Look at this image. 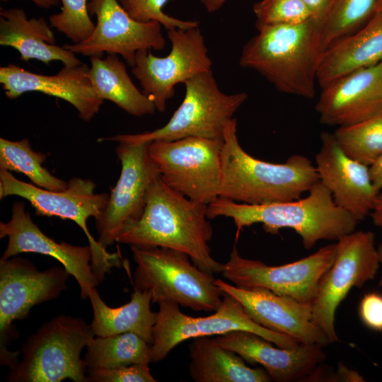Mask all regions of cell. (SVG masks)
<instances>
[{"instance_id":"obj_1","label":"cell","mask_w":382,"mask_h":382,"mask_svg":"<svg viewBox=\"0 0 382 382\" xmlns=\"http://www.w3.org/2000/svg\"><path fill=\"white\" fill-rule=\"evenodd\" d=\"M207 210V204L173 190L158 175L149 188L142 215L123 226L116 242L171 248L187 254L203 271L221 273L223 264L212 257L208 244L213 230Z\"/></svg>"},{"instance_id":"obj_2","label":"cell","mask_w":382,"mask_h":382,"mask_svg":"<svg viewBox=\"0 0 382 382\" xmlns=\"http://www.w3.org/2000/svg\"><path fill=\"white\" fill-rule=\"evenodd\" d=\"M303 198L267 204H248L219 197L207 205L209 219L231 218L237 234L246 226L261 224L267 233L291 228L308 250L321 240L337 241L355 231L359 221L334 202L330 192L319 180Z\"/></svg>"},{"instance_id":"obj_3","label":"cell","mask_w":382,"mask_h":382,"mask_svg":"<svg viewBox=\"0 0 382 382\" xmlns=\"http://www.w3.org/2000/svg\"><path fill=\"white\" fill-rule=\"evenodd\" d=\"M221 159L219 197L240 203L297 199L319 181L315 165L304 156L292 155L283 163H273L248 154L238 142L236 118L225 126Z\"/></svg>"},{"instance_id":"obj_4","label":"cell","mask_w":382,"mask_h":382,"mask_svg":"<svg viewBox=\"0 0 382 382\" xmlns=\"http://www.w3.org/2000/svg\"><path fill=\"white\" fill-rule=\"evenodd\" d=\"M257 29L242 49L241 66L256 71L279 92L313 98L320 57L317 20Z\"/></svg>"},{"instance_id":"obj_5","label":"cell","mask_w":382,"mask_h":382,"mask_svg":"<svg viewBox=\"0 0 382 382\" xmlns=\"http://www.w3.org/2000/svg\"><path fill=\"white\" fill-rule=\"evenodd\" d=\"M137 265L134 286L149 291L152 303L173 302L196 311H216L224 292L213 274L196 266L180 251L159 246L131 245Z\"/></svg>"},{"instance_id":"obj_6","label":"cell","mask_w":382,"mask_h":382,"mask_svg":"<svg viewBox=\"0 0 382 382\" xmlns=\"http://www.w3.org/2000/svg\"><path fill=\"white\" fill-rule=\"evenodd\" d=\"M95 334L82 318L66 315L52 318L23 344V359L11 369L9 382H87V367L81 357Z\"/></svg>"},{"instance_id":"obj_7","label":"cell","mask_w":382,"mask_h":382,"mask_svg":"<svg viewBox=\"0 0 382 382\" xmlns=\"http://www.w3.org/2000/svg\"><path fill=\"white\" fill-rule=\"evenodd\" d=\"M184 85L183 100L163 127L141 134L100 138L98 141L134 144L158 140L169 141L189 137L223 141L226 125L247 100L248 93L222 92L212 70L193 76Z\"/></svg>"},{"instance_id":"obj_8","label":"cell","mask_w":382,"mask_h":382,"mask_svg":"<svg viewBox=\"0 0 382 382\" xmlns=\"http://www.w3.org/2000/svg\"><path fill=\"white\" fill-rule=\"evenodd\" d=\"M96 187L92 180L74 177L64 190L51 191L21 181L11 171L0 168V199L19 196L30 203L37 215L71 220L83 231L92 252L93 271L101 282L112 267L121 266V257L108 253L88 228V218H98L109 199L108 193H96Z\"/></svg>"},{"instance_id":"obj_9","label":"cell","mask_w":382,"mask_h":382,"mask_svg":"<svg viewBox=\"0 0 382 382\" xmlns=\"http://www.w3.org/2000/svg\"><path fill=\"white\" fill-rule=\"evenodd\" d=\"M69 276L64 267L40 271L22 257L0 260L1 365L13 368L21 353L7 349V346L18 337L13 322L26 318L35 306L59 297L66 289Z\"/></svg>"},{"instance_id":"obj_10","label":"cell","mask_w":382,"mask_h":382,"mask_svg":"<svg viewBox=\"0 0 382 382\" xmlns=\"http://www.w3.org/2000/svg\"><path fill=\"white\" fill-rule=\"evenodd\" d=\"M223 141L195 137L158 140L150 142L149 154L168 187L208 205L219 197Z\"/></svg>"},{"instance_id":"obj_11","label":"cell","mask_w":382,"mask_h":382,"mask_svg":"<svg viewBox=\"0 0 382 382\" xmlns=\"http://www.w3.org/2000/svg\"><path fill=\"white\" fill-rule=\"evenodd\" d=\"M154 327L151 362L157 363L184 340L198 337L221 335L233 330L254 332L282 348L291 349L300 343L290 336L268 330L253 320L241 303L224 292L218 310L206 317L184 314L180 306L173 302H161Z\"/></svg>"},{"instance_id":"obj_12","label":"cell","mask_w":382,"mask_h":382,"mask_svg":"<svg viewBox=\"0 0 382 382\" xmlns=\"http://www.w3.org/2000/svg\"><path fill=\"white\" fill-rule=\"evenodd\" d=\"M334 262L321 277L311 303L313 323L330 343L338 340L335 327L337 308L353 287L373 279L380 265L375 235L354 231L337 241Z\"/></svg>"},{"instance_id":"obj_13","label":"cell","mask_w":382,"mask_h":382,"mask_svg":"<svg viewBox=\"0 0 382 382\" xmlns=\"http://www.w3.org/2000/svg\"><path fill=\"white\" fill-rule=\"evenodd\" d=\"M171 43L170 53L163 57L154 56L151 50L136 53L132 73L139 80L142 93L163 112L166 103L175 94V86L193 76L212 70L204 36L199 28H173L167 30Z\"/></svg>"},{"instance_id":"obj_14","label":"cell","mask_w":382,"mask_h":382,"mask_svg":"<svg viewBox=\"0 0 382 382\" xmlns=\"http://www.w3.org/2000/svg\"><path fill=\"white\" fill-rule=\"evenodd\" d=\"M337 252L336 242L297 261L270 266L243 257L234 247L228 260L222 265L221 274L238 287L266 289L311 305L319 282L334 262Z\"/></svg>"},{"instance_id":"obj_15","label":"cell","mask_w":382,"mask_h":382,"mask_svg":"<svg viewBox=\"0 0 382 382\" xmlns=\"http://www.w3.org/2000/svg\"><path fill=\"white\" fill-rule=\"evenodd\" d=\"M150 142L119 143L116 154L121 164L120 178L107 205L96 219L98 241L105 248L116 242L129 221L142 215L149 188L159 173L149 154Z\"/></svg>"},{"instance_id":"obj_16","label":"cell","mask_w":382,"mask_h":382,"mask_svg":"<svg viewBox=\"0 0 382 382\" xmlns=\"http://www.w3.org/2000/svg\"><path fill=\"white\" fill-rule=\"evenodd\" d=\"M87 8L89 15L96 16L97 23L88 38L64 46L74 53L101 57L104 52L120 54L133 67L139 50L165 47L161 24L133 19L117 0H88Z\"/></svg>"},{"instance_id":"obj_17","label":"cell","mask_w":382,"mask_h":382,"mask_svg":"<svg viewBox=\"0 0 382 382\" xmlns=\"http://www.w3.org/2000/svg\"><path fill=\"white\" fill-rule=\"evenodd\" d=\"M8 222H0V238H8V244L1 259L6 260L23 253H36L58 260L76 280L81 298H88L100 284L91 265V247L58 243L45 235L31 219L24 203L15 202Z\"/></svg>"},{"instance_id":"obj_18","label":"cell","mask_w":382,"mask_h":382,"mask_svg":"<svg viewBox=\"0 0 382 382\" xmlns=\"http://www.w3.org/2000/svg\"><path fill=\"white\" fill-rule=\"evenodd\" d=\"M215 284L236 298L245 313L258 325L290 336L301 344L322 347L330 343L313 323L311 305L262 288L243 289L216 279Z\"/></svg>"},{"instance_id":"obj_19","label":"cell","mask_w":382,"mask_h":382,"mask_svg":"<svg viewBox=\"0 0 382 382\" xmlns=\"http://www.w3.org/2000/svg\"><path fill=\"white\" fill-rule=\"evenodd\" d=\"M319 180L330 192L334 202L359 221L374 207L379 192L371 179L369 166L347 156L333 133L320 134V147L315 157Z\"/></svg>"},{"instance_id":"obj_20","label":"cell","mask_w":382,"mask_h":382,"mask_svg":"<svg viewBox=\"0 0 382 382\" xmlns=\"http://www.w3.org/2000/svg\"><path fill=\"white\" fill-rule=\"evenodd\" d=\"M86 64L64 66L54 75L32 73L13 64L0 67V83L8 99L38 91L67 101L89 122L100 110L103 100L96 92Z\"/></svg>"},{"instance_id":"obj_21","label":"cell","mask_w":382,"mask_h":382,"mask_svg":"<svg viewBox=\"0 0 382 382\" xmlns=\"http://www.w3.org/2000/svg\"><path fill=\"white\" fill-rule=\"evenodd\" d=\"M382 109V62L341 78L322 88L316 105L320 122L344 127Z\"/></svg>"},{"instance_id":"obj_22","label":"cell","mask_w":382,"mask_h":382,"mask_svg":"<svg viewBox=\"0 0 382 382\" xmlns=\"http://www.w3.org/2000/svg\"><path fill=\"white\" fill-rule=\"evenodd\" d=\"M214 340L245 361L261 365L272 381L277 382L310 376L326 357L319 345L300 343L291 349L275 347L270 341L245 330H233Z\"/></svg>"},{"instance_id":"obj_23","label":"cell","mask_w":382,"mask_h":382,"mask_svg":"<svg viewBox=\"0 0 382 382\" xmlns=\"http://www.w3.org/2000/svg\"><path fill=\"white\" fill-rule=\"evenodd\" d=\"M382 62V12L359 30L330 45L320 55L317 82L323 88L335 80Z\"/></svg>"},{"instance_id":"obj_24","label":"cell","mask_w":382,"mask_h":382,"mask_svg":"<svg viewBox=\"0 0 382 382\" xmlns=\"http://www.w3.org/2000/svg\"><path fill=\"white\" fill-rule=\"evenodd\" d=\"M0 16V45L18 50L20 59H37L47 65L52 61H60L64 66L82 64L75 53L54 45V34L44 18L28 19L18 8H1Z\"/></svg>"},{"instance_id":"obj_25","label":"cell","mask_w":382,"mask_h":382,"mask_svg":"<svg viewBox=\"0 0 382 382\" xmlns=\"http://www.w3.org/2000/svg\"><path fill=\"white\" fill-rule=\"evenodd\" d=\"M189 345V374L195 382H269L263 368L253 369L214 338L198 337Z\"/></svg>"},{"instance_id":"obj_26","label":"cell","mask_w":382,"mask_h":382,"mask_svg":"<svg viewBox=\"0 0 382 382\" xmlns=\"http://www.w3.org/2000/svg\"><path fill=\"white\" fill-rule=\"evenodd\" d=\"M88 298L93 313L90 325L96 336L133 332L151 345L158 313L151 309L152 296L149 291L134 288L129 302L117 308L108 306L96 288Z\"/></svg>"},{"instance_id":"obj_27","label":"cell","mask_w":382,"mask_h":382,"mask_svg":"<svg viewBox=\"0 0 382 382\" xmlns=\"http://www.w3.org/2000/svg\"><path fill=\"white\" fill-rule=\"evenodd\" d=\"M90 61L89 76L100 98L114 103L135 117L154 113V102L134 84L117 54H108L105 59L93 56Z\"/></svg>"},{"instance_id":"obj_28","label":"cell","mask_w":382,"mask_h":382,"mask_svg":"<svg viewBox=\"0 0 382 382\" xmlns=\"http://www.w3.org/2000/svg\"><path fill=\"white\" fill-rule=\"evenodd\" d=\"M88 369L117 368L151 362V345L133 332L92 338L83 358Z\"/></svg>"},{"instance_id":"obj_29","label":"cell","mask_w":382,"mask_h":382,"mask_svg":"<svg viewBox=\"0 0 382 382\" xmlns=\"http://www.w3.org/2000/svg\"><path fill=\"white\" fill-rule=\"evenodd\" d=\"M376 0H330L318 22L322 53L337 40L359 30L375 13Z\"/></svg>"},{"instance_id":"obj_30","label":"cell","mask_w":382,"mask_h":382,"mask_svg":"<svg viewBox=\"0 0 382 382\" xmlns=\"http://www.w3.org/2000/svg\"><path fill=\"white\" fill-rule=\"evenodd\" d=\"M47 156L34 151L29 140L24 138L11 141L0 138V168L26 175L33 183L51 191H62L68 182L52 175L42 164Z\"/></svg>"},{"instance_id":"obj_31","label":"cell","mask_w":382,"mask_h":382,"mask_svg":"<svg viewBox=\"0 0 382 382\" xmlns=\"http://www.w3.org/2000/svg\"><path fill=\"white\" fill-rule=\"evenodd\" d=\"M333 134L347 156L369 166L382 154V109L361 122L337 127Z\"/></svg>"},{"instance_id":"obj_32","label":"cell","mask_w":382,"mask_h":382,"mask_svg":"<svg viewBox=\"0 0 382 382\" xmlns=\"http://www.w3.org/2000/svg\"><path fill=\"white\" fill-rule=\"evenodd\" d=\"M60 13L50 17V25L63 33L73 43L88 38L95 29L88 11V0H60Z\"/></svg>"},{"instance_id":"obj_33","label":"cell","mask_w":382,"mask_h":382,"mask_svg":"<svg viewBox=\"0 0 382 382\" xmlns=\"http://www.w3.org/2000/svg\"><path fill=\"white\" fill-rule=\"evenodd\" d=\"M256 27L298 24L316 19L302 0H260L253 4Z\"/></svg>"},{"instance_id":"obj_34","label":"cell","mask_w":382,"mask_h":382,"mask_svg":"<svg viewBox=\"0 0 382 382\" xmlns=\"http://www.w3.org/2000/svg\"><path fill=\"white\" fill-rule=\"evenodd\" d=\"M117 1L131 18L139 22L158 21L167 30L199 27L197 21H183L166 14L163 7L168 0Z\"/></svg>"},{"instance_id":"obj_35","label":"cell","mask_w":382,"mask_h":382,"mask_svg":"<svg viewBox=\"0 0 382 382\" xmlns=\"http://www.w3.org/2000/svg\"><path fill=\"white\" fill-rule=\"evenodd\" d=\"M87 382H156L148 363L134 364L117 368L88 369Z\"/></svg>"},{"instance_id":"obj_36","label":"cell","mask_w":382,"mask_h":382,"mask_svg":"<svg viewBox=\"0 0 382 382\" xmlns=\"http://www.w3.org/2000/svg\"><path fill=\"white\" fill-rule=\"evenodd\" d=\"M359 315L362 323L375 331H382V294H366L359 303Z\"/></svg>"},{"instance_id":"obj_37","label":"cell","mask_w":382,"mask_h":382,"mask_svg":"<svg viewBox=\"0 0 382 382\" xmlns=\"http://www.w3.org/2000/svg\"><path fill=\"white\" fill-rule=\"evenodd\" d=\"M369 173L374 186L380 192L382 190V154L369 166Z\"/></svg>"},{"instance_id":"obj_38","label":"cell","mask_w":382,"mask_h":382,"mask_svg":"<svg viewBox=\"0 0 382 382\" xmlns=\"http://www.w3.org/2000/svg\"><path fill=\"white\" fill-rule=\"evenodd\" d=\"M314 18L318 21L323 15L330 0H302Z\"/></svg>"},{"instance_id":"obj_39","label":"cell","mask_w":382,"mask_h":382,"mask_svg":"<svg viewBox=\"0 0 382 382\" xmlns=\"http://www.w3.org/2000/svg\"><path fill=\"white\" fill-rule=\"evenodd\" d=\"M339 367L335 375V379L340 381H363V378L355 371L349 369L345 366L339 364Z\"/></svg>"},{"instance_id":"obj_40","label":"cell","mask_w":382,"mask_h":382,"mask_svg":"<svg viewBox=\"0 0 382 382\" xmlns=\"http://www.w3.org/2000/svg\"><path fill=\"white\" fill-rule=\"evenodd\" d=\"M370 214L374 224L382 230V191L378 192Z\"/></svg>"},{"instance_id":"obj_41","label":"cell","mask_w":382,"mask_h":382,"mask_svg":"<svg viewBox=\"0 0 382 382\" xmlns=\"http://www.w3.org/2000/svg\"><path fill=\"white\" fill-rule=\"evenodd\" d=\"M227 0H200L205 9L213 13L221 8Z\"/></svg>"},{"instance_id":"obj_42","label":"cell","mask_w":382,"mask_h":382,"mask_svg":"<svg viewBox=\"0 0 382 382\" xmlns=\"http://www.w3.org/2000/svg\"><path fill=\"white\" fill-rule=\"evenodd\" d=\"M6 2L8 0H1ZM33 1L37 6L42 8H50L52 6L58 5L59 0H30Z\"/></svg>"},{"instance_id":"obj_43","label":"cell","mask_w":382,"mask_h":382,"mask_svg":"<svg viewBox=\"0 0 382 382\" xmlns=\"http://www.w3.org/2000/svg\"><path fill=\"white\" fill-rule=\"evenodd\" d=\"M377 250H378L380 265H382V241L380 243V244L377 247ZM378 285L382 287V275L381 277Z\"/></svg>"},{"instance_id":"obj_44","label":"cell","mask_w":382,"mask_h":382,"mask_svg":"<svg viewBox=\"0 0 382 382\" xmlns=\"http://www.w3.org/2000/svg\"><path fill=\"white\" fill-rule=\"evenodd\" d=\"M382 12V0H376L375 13Z\"/></svg>"}]
</instances>
